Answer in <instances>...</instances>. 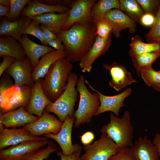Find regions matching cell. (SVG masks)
Here are the masks:
<instances>
[{
	"instance_id": "cell-17",
	"label": "cell",
	"mask_w": 160,
	"mask_h": 160,
	"mask_svg": "<svg viewBox=\"0 0 160 160\" xmlns=\"http://www.w3.org/2000/svg\"><path fill=\"white\" fill-rule=\"evenodd\" d=\"M39 117L29 113L25 107L0 113V124L4 128L19 127L33 122Z\"/></svg>"
},
{
	"instance_id": "cell-15",
	"label": "cell",
	"mask_w": 160,
	"mask_h": 160,
	"mask_svg": "<svg viewBox=\"0 0 160 160\" xmlns=\"http://www.w3.org/2000/svg\"><path fill=\"white\" fill-rule=\"evenodd\" d=\"M111 33L105 38L96 36L92 47L79 62L83 73L90 72L95 60L108 51L111 44Z\"/></svg>"
},
{
	"instance_id": "cell-47",
	"label": "cell",
	"mask_w": 160,
	"mask_h": 160,
	"mask_svg": "<svg viewBox=\"0 0 160 160\" xmlns=\"http://www.w3.org/2000/svg\"><path fill=\"white\" fill-rule=\"evenodd\" d=\"M10 7L0 4V16L7 17L9 13Z\"/></svg>"
},
{
	"instance_id": "cell-45",
	"label": "cell",
	"mask_w": 160,
	"mask_h": 160,
	"mask_svg": "<svg viewBox=\"0 0 160 160\" xmlns=\"http://www.w3.org/2000/svg\"><path fill=\"white\" fill-rule=\"evenodd\" d=\"M48 45L55 50L64 51V47L61 40L57 37L56 39L49 41Z\"/></svg>"
},
{
	"instance_id": "cell-33",
	"label": "cell",
	"mask_w": 160,
	"mask_h": 160,
	"mask_svg": "<svg viewBox=\"0 0 160 160\" xmlns=\"http://www.w3.org/2000/svg\"><path fill=\"white\" fill-rule=\"evenodd\" d=\"M145 37L149 43L160 42V4L155 16V21Z\"/></svg>"
},
{
	"instance_id": "cell-3",
	"label": "cell",
	"mask_w": 160,
	"mask_h": 160,
	"mask_svg": "<svg viewBox=\"0 0 160 160\" xmlns=\"http://www.w3.org/2000/svg\"><path fill=\"white\" fill-rule=\"evenodd\" d=\"M110 119L109 122L102 127V133L107 135L121 149L132 147L134 128L129 112L125 110L121 118L111 113Z\"/></svg>"
},
{
	"instance_id": "cell-23",
	"label": "cell",
	"mask_w": 160,
	"mask_h": 160,
	"mask_svg": "<svg viewBox=\"0 0 160 160\" xmlns=\"http://www.w3.org/2000/svg\"><path fill=\"white\" fill-rule=\"evenodd\" d=\"M70 8L62 5H51L39 0H31L23 10L21 15L31 18L49 12L64 13L69 11Z\"/></svg>"
},
{
	"instance_id": "cell-43",
	"label": "cell",
	"mask_w": 160,
	"mask_h": 160,
	"mask_svg": "<svg viewBox=\"0 0 160 160\" xmlns=\"http://www.w3.org/2000/svg\"><path fill=\"white\" fill-rule=\"evenodd\" d=\"M40 27L43 31L44 37V45H47L49 41L54 39L57 37L56 34L48 29L44 26L41 25Z\"/></svg>"
},
{
	"instance_id": "cell-51",
	"label": "cell",
	"mask_w": 160,
	"mask_h": 160,
	"mask_svg": "<svg viewBox=\"0 0 160 160\" xmlns=\"http://www.w3.org/2000/svg\"><path fill=\"white\" fill-rule=\"evenodd\" d=\"M159 71L160 72V70Z\"/></svg>"
},
{
	"instance_id": "cell-26",
	"label": "cell",
	"mask_w": 160,
	"mask_h": 160,
	"mask_svg": "<svg viewBox=\"0 0 160 160\" xmlns=\"http://www.w3.org/2000/svg\"><path fill=\"white\" fill-rule=\"evenodd\" d=\"M5 55L22 60L26 56L24 49L18 41L9 36L0 37V57Z\"/></svg>"
},
{
	"instance_id": "cell-19",
	"label": "cell",
	"mask_w": 160,
	"mask_h": 160,
	"mask_svg": "<svg viewBox=\"0 0 160 160\" xmlns=\"http://www.w3.org/2000/svg\"><path fill=\"white\" fill-rule=\"evenodd\" d=\"M52 102L44 93L41 86V79H39L34 82L32 87L30 100L26 109L30 113L39 118L46 107Z\"/></svg>"
},
{
	"instance_id": "cell-1",
	"label": "cell",
	"mask_w": 160,
	"mask_h": 160,
	"mask_svg": "<svg viewBox=\"0 0 160 160\" xmlns=\"http://www.w3.org/2000/svg\"><path fill=\"white\" fill-rule=\"evenodd\" d=\"M93 21L86 24L76 23L67 30L56 34L62 40L65 57L71 62H79L93 45L96 36Z\"/></svg>"
},
{
	"instance_id": "cell-36",
	"label": "cell",
	"mask_w": 160,
	"mask_h": 160,
	"mask_svg": "<svg viewBox=\"0 0 160 160\" xmlns=\"http://www.w3.org/2000/svg\"><path fill=\"white\" fill-rule=\"evenodd\" d=\"M40 25L38 22L32 20L31 23L24 31L23 35L34 36L40 40L42 44L44 45V37Z\"/></svg>"
},
{
	"instance_id": "cell-10",
	"label": "cell",
	"mask_w": 160,
	"mask_h": 160,
	"mask_svg": "<svg viewBox=\"0 0 160 160\" xmlns=\"http://www.w3.org/2000/svg\"><path fill=\"white\" fill-rule=\"evenodd\" d=\"M63 123L50 113L44 111L37 120L23 127L31 135L39 137L48 133L57 134L60 130Z\"/></svg>"
},
{
	"instance_id": "cell-44",
	"label": "cell",
	"mask_w": 160,
	"mask_h": 160,
	"mask_svg": "<svg viewBox=\"0 0 160 160\" xmlns=\"http://www.w3.org/2000/svg\"><path fill=\"white\" fill-rule=\"evenodd\" d=\"M95 136L93 132L91 131L86 132L83 134L80 137L81 140L84 145L91 144L95 139Z\"/></svg>"
},
{
	"instance_id": "cell-42",
	"label": "cell",
	"mask_w": 160,
	"mask_h": 160,
	"mask_svg": "<svg viewBox=\"0 0 160 160\" xmlns=\"http://www.w3.org/2000/svg\"><path fill=\"white\" fill-rule=\"evenodd\" d=\"M81 147L73 154L68 156L64 155L60 151L57 152V155L60 157V160H81Z\"/></svg>"
},
{
	"instance_id": "cell-31",
	"label": "cell",
	"mask_w": 160,
	"mask_h": 160,
	"mask_svg": "<svg viewBox=\"0 0 160 160\" xmlns=\"http://www.w3.org/2000/svg\"><path fill=\"white\" fill-rule=\"evenodd\" d=\"M31 0H10V4L9 14L6 19L10 21L19 19L25 6L28 5Z\"/></svg>"
},
{
	"instance_id": "cell-49",
	"label": "cell",
	"mask_w": 160,
	"mask_h": 160,
	"mask_svg": "<svg viewBox=\"0 0 160 160\" xmlns=\"http://www.w3.org/2000/svg\"><path fill=\"white\" fill-rule=\"evenodd\" d=\"M0 4L10 7V0H0Z\"/></svg>"
},
{
	"instance_id": "cell-18",
	"label": "cell",
	"mask_w": 160,
	"mask_h": 160,
	"mask_svg": "<svg viewBox=\"0 0 160 160\" xmlns=\"http://www.w3.org/2000/svg\"><path fill=\"white\" fill-rule=\"evenodd\" d=\"M133 160H160L157 149L147 136H140L129 148Z\"/></svg>"
},
{
	"instance_id": "cell-12",
	"label": "cell",
	"mask_w": 160,
	"mask_h": 160,
	"mask_svg": "<svg viewBox=\"0 0 160 160\" xmlns=\"http://www.w3.org/2000/svg\"><path fill=\"white\" fill-rule=\"evenodd\" d=\"M48 140L24 142L0 150V160H23L30 154L47 145Z\"/></svg>"
},
{
	"instance_id": "cell-46",
	"label": "cell",
	"mask_w": 160,
	"mask_h": 160,
	"mask_svg": "<svg viewBox=\"0 0 160 160\" xmlns=\"http://www.w3.org/2000/svg\"><path fill=\"white\" fill-rule=\"evenodd\" d=\"M152 142L157 149L160 160V132L156 134Z\"/></svg>"
},
{
	"instance_id": "cell-16",
	"label": "cell",
	"mask_w": 160,
	"mask_h": 160,
	"mask_svg": "<svg viewBox=\"0 0 160 160\" xmlns=\"http://www.w3.org/2000/svg\"><path fill=\"white\" fill-rule=\"evenodd\" d=\"M103 66L110 73L111 79L109 82V85L117 91L137 81L126 68L121 64L114 62L110 65L103 64Z\"/></svg>"
},
{
	"instance_id": "cell-21",
	"label": "cell",
	"mask_w": 160,
	"mask_h": 160,
	"mask_svg": "<svg viewBox=\"0 0 160 160\" xmlns=\"http://www.w3.org/2000/svg\"><path fill=\"white\" fill-rule=\"evenodd\" d=\"M22 46L26 56L29 59L33 68L38 64L40 58L46 54L55 50L47 45L40 44L31 40L27 35H23L19 41Z\"/></svg>"
},
{
	"instance_id": "cell-34",
	"label": "cell",
	"mask_w": 160,
	"mask_h": 160,
	"mask_svg": "<svg viewBox=\"0 0 160 160\" xmlns=\"http://www.w3.org/2000/svg\"><path fill=\"white\" fill-rule=\"evenodd\" d=\"M96 28V36L105 38L112 33L113 26L111 21L105 17L93 22Z\"/></svg>"
},
{
	"instance_id": "cell-41",
	"label": "cell",
	"mask_w": 160,
	"mask_h": 160,
	"mask_svg": "<svg viewBox=\"0 0 160 160\" xmlns=\"http://www.w3.org/2000/svg\"><path fill=\"white\" fill-rule=\"evenodd\" d=\"M155 16L149 13H144L141 17L139 23L145 27H151L155 20Z\"/></svg>"
},
{
	"instance_id": "cell-24",
	"label": "cell",
	"mask_w": 160,
	"mask_h": 160,
	"mask_svg": "<svg viewBox=\"0 0 160 160\" xmlns=\"http://www.w3.org/2000/svg\"><path fill=\"white\" fill-rule=\"evenodd\" d=\"M69 15V11L64 13L49 12L38 15L31 19L36 21L57 34L62 29Z\"/></svg>"
},
{
	"instance_id": "cell-5",
	"label": "cell",
	"mask_w": 160,
	"mask_h": 160,
	"mask_svg": "<svg viewBox=\"0 0 160 160\" xmlns=\"http://www.w3.org/2000/svg\"><path fill=\"white\" fill-rule=\"evenodd\" d=\"M78 78L76 73L72 72L62 94L55 101L47 105L44 111L54 113L62 122L67 117L73 116L74 107L79 94L76 88Z\"/></svg>"
},
{
	"instance_id": "cell-20",
	"label": "cell",
	"mask_w": 160,
	"mask_h": 160,
	"mask_svg": "<svg viewBox=\"0 0 160 160\" xmlns=\"http://www.w3.org/2000/svg\"><path fill=\"white\" fill-rule=\"evenodd\" d=\"M105 17L111 22L113 26L112 33L116 38L119 37L120 32L122 30L128 28L131 33L136 31V23L119 9H115L109 11Z\"/></svg>"
},
{
	"instance_id": "cell-48",
	"label": "cell",
	"mask_w": 160,
	"mask_h": 160,
	"mask_svg": "<svg viewBox=\"0 0 160 160\" xmlns=\"http://www.w3.org/2000/svg\"><path fill=\"white\" fill-rule=\"evenodd\" d=\"M42 2L51 5H62L63 0H39Z\"/></svg>"
},
{
	"instance_id": "cell-27",
	"label": "cell",
	"mask_w": 160,
	"mask_h": 160,
	"mask_svg": "<svg viewBox=\"0 0 160 160\" xmlns=\"http://www.w3.org/2000/svg\"><path fill=\"white\" fill-rule=\"evenodd\" d=\"M130 46L129 54L132 57L146 53L160 52V42L145 43L137 35L132 38Z\"/></svg>"
},
{
	"instance_id": "cell-14",
	"label": "cell",
	"mask_w": 160,
	"mask_h": 160,
	"mask_svg": "<svg viewBox=\"0 0 160 160\" xmlns=\"http://www.w3.org/2000/svg\"><path fill=\"white\" fill-rule=\"evenodd\" d=\"M48 140V138L44 137L33 136L23 128L11 129L4 128L0 130V150L25 142Z\"/></svg>"
},
{
	"instance_id": "cell-40",
	"label": "cell",
	"mask_w": 160,
	"mask_h": 160,
	"mask_svg": "<svg viewBox=\"0 0 160 160\" xmlns=\"http://www.w3.org/2000/svg\"><path fill=\"white\" fill-rule=\"evenodd\" d=\"M2 61L0 64V76L3 74L4 73L12 64L15 60L14 57L9 56H2Z\"/></svg>"
},
{
	"instance_id": "cell-8",
	"label": "cell",
	"mask_w": 160,
	"mask_h": 160,
	"mask_svg": "<svg viewBox=\"0 0 160 160\" xmlns=\"http://www.w3.org/2000/svg\"><path fill=\"white\" fill-rule=\"evenodd\" d=\"M96 0H77L69 5V15L62 30H66L76 23L86 24L93 22L92 8Z\"/></svg>"
},
{
	"instance_id": "cell-22",
	"label": "cell",
	"mask_w": 160,
	"mask_h": 160,
	"mask_svg": "<svg viewBox=\"0 0 160 160\" xmlns=\"http://www.w3.org/2000/svg\"><path fill=\"white\" fill-rule=\"evenodd\" d=\"M32 21L28 17L21 15L18 20L10 21L7 19L1 21L0 24V36H9L20 41L23 33Z\"/></svg>"
},
{
	"instance_id": "cell-29",
	"label": "cell",
	"mask_w": 160,
	"mask_h": 160,
	"mask_svg": "<svg viewBox=\"0 0 160 160\" xmlns=\"http://www.w3.org/2000/svg\"><path fill=\"white\" fill-rule=\"evenodd\" d=\"M160 57V52H152L140 54L132 57V63L138 75L141 71L152 65Z\"/></svg>"
},
{
	"instance_id": "cell-6",
	"label": "cell",
	"mask_w": 160,
	"mask_h": 160,
	"mask_svg": "<svg viewBox=\"0 0 160 160\" xmlns=\"http://www.w3.org/2000/svg\"><path fill=\"white\" fill-rule=\"evenodd\" d=\"M81 160H108L121 149L107 135L102 134L92 144L84 145Z\"/></svg>"
},
{
	"instance_id": "cell-28",
	"label": "cell",
	"mask_w": 160,
	"mask_h": 160,
	"mask_svg": "<svg viewBox=\"0 0 160 160\" xmlns=\"http://www.w3.org/2000/svg\"><path fill=\"white\" fill-rule=\"evenodd\" d=\"M120 8L119 0H100L95 3L92 8L91 16L93 22L105 17L109 11Z\"/></svg>"
},
{
	"instance_id": "cell-30",
	"label": "cell",
	"mask_w": 160,
	"mask_h": 160,
	"mask_svg": "<svg viewBox=\"0 0 160 160\" xmlns=\"http://www.w3.org/2000/svg\"><path fill=\"white\" fill-rule=\"evenodd\" d=\"M119 9L126 13L136 23H139L144 12L135 0H120Z\"/></svg>"
},
{
	"instance_id": "cell-2",
	"label": "cell",
	"mask_w": 160,
	"mask_h": 160,
	"mask_svg": "<svg viewBox=\"0 0 160 160\" xmlns=\"http://www.w3.org/2000/svg\"><path fill=\"white\" fill-rule=\"evenodd\" d=\"M73 68L72 63L65 57L60 58L52 64L41 79L44 92L52 101H55L64 91Z\"/></svg>"
},
{
	"instance_id": "cell-38",
	"label": "cell",
	"mask_w": 160,
	"mask_h": 160,
	"mask_svg": "<svg viewBox=\"0 0 160 160\" xmlns=\"http://www.w3.org/2000/svg\"><path fill=\"white\" fill-rule=\"evenodd\" d=\"M108 160H133L129 148L121 149L116 153L112 156Z\"/></svg>"
},
{
	"instance_id": "cell-7",
	"label": "cell",
	"mask_w": 160,
	"mask_h": 160,
	"mask_svg": "<svg viewBox=\"0 0 160 160\" xmlns=\"http://www.w3.org/2000/svg\"><path fill=\"white\" fill-rule=\"evenodd\" d=\"M31 92L32 88L28 86L19 87L14 85L0 97V113L22 107L26 108L30 101Z\"/></svg>"
},
{
	"instance_id": "cell-37",
	"label": "cell",
	"mask_w": 160,
	"mask_h": 160,
	"mask_svg": "<svg viewBox=\"0 0 160 160\" xmlns=\"http://www.w3.org/2000/svg\"><path fill=\"white\" fill-rule=\"evenodd\" d=\"M144 13H149L155 16L158 9L160 0H137Z\"/></svg>"
},
{
	"instance_id": "cell-9",
	"label": "cell",
	"mask_w": 160,
	"mask_h": 160,
	"mask_svg": "<svg viewBox=\"0 0 160 160\" xmlns=\"http://www.w3.org/2000/svg\"><path fill=\"white\" fill-rule=\"evenodd\" d=\"M85 83L92 90L97 92L99 96L100 104L95 116H97L106 112L110 111L119 117L121 108L125 106L124 103V100L129 96L132 92V89L127 88L117 95L107 96L103 95L99 91L94 88L86 79Z\"/></svg>"
},
{
	"instance_id": "cell-4",
	"label": "cell",
	"mask_w": 160,
	"mask_h": 160,
	"mask_svg": "<svg viewBox=\"0 0 160 160\" xmlns=\"http://www.w3.org/2000/svg\"><path fill=\"white\" fill-rule=\"evenodd\" d=\"M86 84L84 77L82 75L78 78L76 84L79 101L78 108L74 114L75 128L89 122L95 116L100 104L98 94L95 92L91 93Z\"/></svg>"
},
{
	"instance_id": "cell-11",
	"label": "cell",
	"mask_w": 160,
	"mask_h": 160,
	"mask_svg": "<svg viewBox=\"0 0 160 160\" xmlns=\"http://www.w3.org/2000/svg\"><path fill=\"white\" fill-rule=\"evenodd\" d=\"M74 116L67 117L63 122L59 132L56 134L48 133L44 137L56 141L60 147L62 153L65 155H70L81 146L78 144H73L71 134L73 124L75 121Z\"/></svg>"
},
{
	"instance_id": "cell-32",
	"label": "cell",
	"mask_w": 160,
	"mask_h": 160,
	"mask_svg": "<svg viewBox=\"0 0 160 160\" xmlns=\"http://www.w3.org/2000/svg\"><path fill=\"white\" fill-rule=\"evenodd\" d=\"M58 149L57 145L49 141L46 147L41 148L27 156L23 160H45Z\"/></svg>"
},
{
	"instance_id": "cell-50",
	"label": "cell",
	"mask_w": 160,
	"mask_h": 160,
	"mask_svg": "<svg viewBox=\"0 0 160 160\" xmlns=\"http://www.w3.org/2000/svg\"><path fill=\"white\" fill-rule=\"evenodd\" d=\"M154 88L155 90L160 92V84H158L155 85Z\"/></svg>"
},
{
	"instance_id": "cell-13",
	"label": "cell",
	"mask_w": 160,
	"mask_h": 160,
	"mask_svg": "<svg viewBox=\"0 0 160 160\" xmlns=\"http://www.w3.org/2000/svg\"><path fill=\"white\" fill-rule=\"evenodd\" d=\"M33 69L29 59L26 57L22 60L16 59L5 72L14 79L15 85L32 88L34 83L32 78Z\"/></svg>"
},
{
	"instance_id": "cell-39",
	"label": "cell",
	"mask_w": 160,
	"mask_h": 160,
	"mask_svg": "<svg viewBox=\"0 0 160 160\" xmlns=\"http://www.w3.org/2000/svg\"><path fill=\"white\" fill-rule=\"evenodd\" d=\"M14 85L9 75L7 74H3L0 81V97L7 89Z\"/></svg>"
},
{
	"instance_id": "cell-35",
	"label": "cell",
	"mask_w": 160,
	"mask_h": 160,
	"mask_svg": "<svg viewBox=\"0 0 160 160\" xmlns=\"http://www.w3.org/2000/svg\"><path fill=\"white\" fill-rule=\"evenodd\" d=\"M141 78L148 86H152L156 84H160V72L154 70L151 66L141 71Z\"/></svg>"
},
{
	"instance_id": "cell-25",
	"label": "cell",
	"mask_w": 160,
	"mask_h": 160,
	"mask_svg": "<svg viewBox=\"0 0 160 160\" xmlns=\"http://www.w3.org/2000/svg\"><path fill=\"white\" fill-rule=\"evenodd\" d=\"M65 57V53L64 51L55 50L42 56L37 65L33 68L32 78L33 82L43 79L55 61L60 58Z\"/></svg>"
}]
</instances>
